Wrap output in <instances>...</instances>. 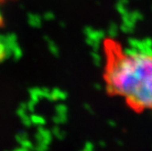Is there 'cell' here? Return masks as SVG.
<instances>
[{"label": "cell", "mask_w": 152, "mask_h": 151, "mask_svg": "<svg viewBox=\"0 0 152 151\" xmlns=\"http://www.w3.org/2000/svg\"><path fill=\"white\" fill-rule=\"evenodd\" d=\"M6 1H7V0H0V4H1V3H4V2H6Z\"/></svg>", "instance_id": "3"}, {"label": "cell", "mask_w": 152, "mask_h": 151, "mask_svg": "<svg viewBox=\"0 0 152 151\" xmlns=\"http://www.w3.org/2000/svg\"><path fill=\"white\" fill-rule=\"evenodd\" d=\"M102 79L107 92L139 112H152V49L114 36L101 40Z\"/></svg>", "instance_id": "1"}, {"label": "cell", "mask_w": 152, "mask_h": 151, "mask_svg": "<svg viewBox=\"0 0 152 151\" xmlns=\"http://www.w3.org/2000/svg\"><path fill=\"white\" fill-rule=\"evenodd\" d=\"M15 151H27V149L25 148V147H22V148H19V149H16Z\"/></svg>", "instance_id": "2"}]
</instances>
